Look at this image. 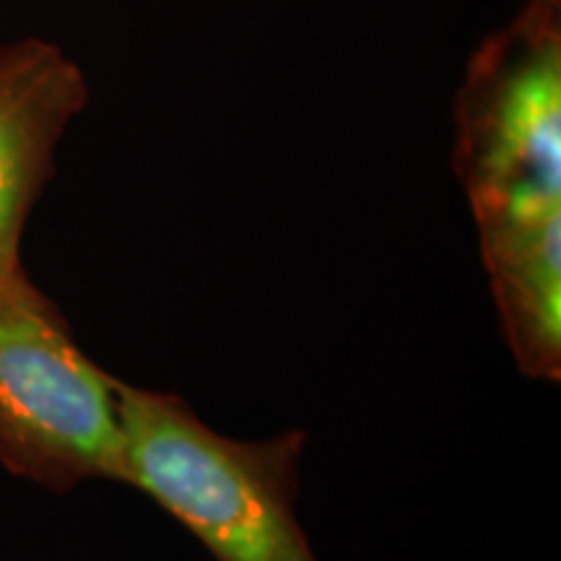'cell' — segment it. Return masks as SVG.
Listing matches in <instances>:
<instances>
[{"instance_id":"4","label":"cell","mask_w":561,"mask_h":561,"mask_svg":"<svg viewBox=\"0 0 561 561\" xmlns=\"http://www.w3.org/2000/svg\"><path fill=\"white\" fill-rule=\"evenodd\" d=\"M87 102V76L60 45L26 37L0 47V284L24 273L26 219Z\"/></svg>"},{"instance_id":"2","label":"cell","mask_w":561,"mask_h":561,"mask_svg":"<svg viewBox=\"0 0 561 561\" xmlns=\"http://www.w3.org/2000/svg\"><path fill=\"white\" fill-rule=\"evenodd\" d=\"M0 462L55 491L125 481L115 377L26 273L0 284Z\"/></svg>"},{"instance_id":"3","label":"cell","mask_w":561,"mask_h":561,"mask_svg":"<svg viewBox=\"0 0 561 561\" xmlns=\"http://www.w3.org/2000/svg\"><path fill=\"white\" fill-rule=\"evenodd\" d=\"M473 216L561 203V0H525L476 47L455 100Z\"/></svg>"},{"instance_id":"5","label":"cell","mask_w":561,"mask_h":561,"mask_svg":"<svg viewBox=\"0 0 561 561\" xmlns=\"http://www.w3.org/2000/svg\"><path fill=\"white\" fill-rule=\"evenodd\" d=\"M481 255L517 367L561 377V206L476 216Z\"/></svg>"},{"instance_id":"1","label":"cell","mask_w":561,"mask_h":561,"mask_svg":"<svg viewBox=\"0 0 561 561\" xmlns=\"http://www.w3.org/2000/svg\"><path fill=\"white\" fill-rule=\"evenodd\" d=\"M125 481L185 525L216 561H320L297 520L307 434L231 439L180 396L115 377Z\"/></svg>"}]
</instances>
